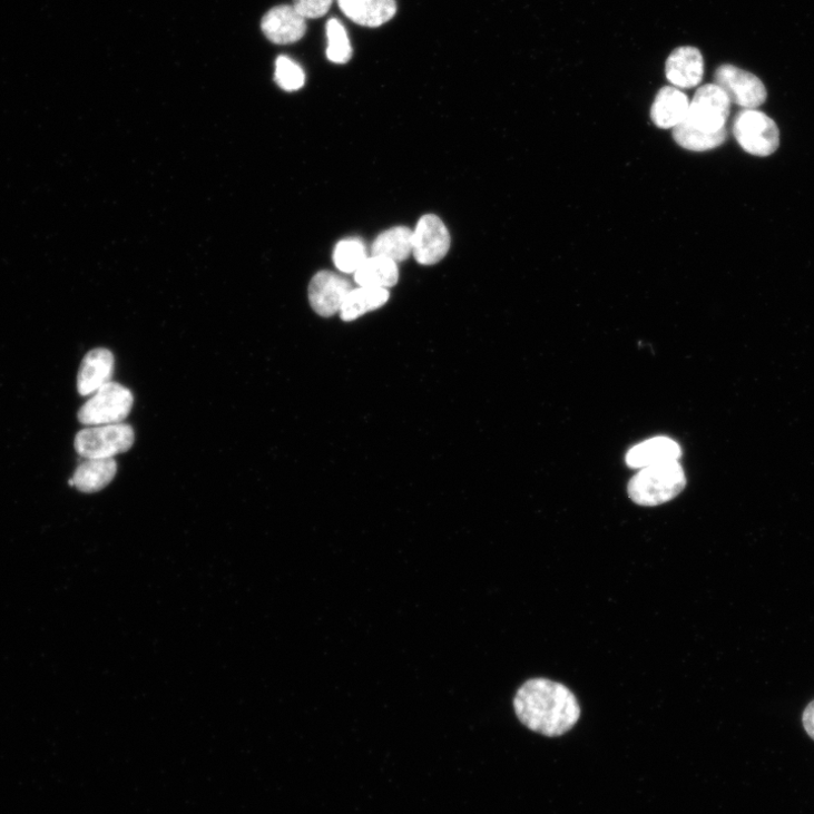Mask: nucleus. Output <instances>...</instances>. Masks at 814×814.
<instances>
[{
	"label": "nucleus",
	"mask_w": 814,
	"mask_h": 814,
	"mask_svg": "<svg viewBox=\"0 0 814 814\" xmlns=\"http://www.w3.org/2000/svg\"><path fill=\"white\" fill-rule=\"evenodd\" d=\"M513 707L518 719L539 734L555 737L570 730L580 717L575 695L563 685L532 679L517 692Z\"/></svg>",
	"instance_id": "nucleus-1"
},
{
	"label": "nucleus",
	"mask_w": 814,
	"mask_h": 814,
	"mask_svg": "<svg viewBox=\"0 0 814 814\" xmlns=\"http://www.w3.org/2000/svg\"><path fill=\"white\" fill-rule=\"evenodd\" d=\"M687 479L679 461L641 469L629 482L630 499L645 507L674 500L686 488Z\"/></svg>",
	"instance_id": "nucleus-2"
},
{
	"label": "nucleus",
	"mask_w": 814,
	"mask_h": 814,
	"mask_svg": "<svg viewBox=\"0 0 814 814\" xmlns=\"http://www.w3.org/2000/svg\"><path fill=\"white\" fill-rule=\"evenodd\" d=\"M135 442V432L129 424L116 423L88 426L73 439V449L85 459H114L128 452Z\"/></svg>",
	"instance_id": "nucleus-3"
},
{
	"label": "nucleus",
	"mask_w": 814,
	"mask_h": 814,
	"mask_svg": "<svg viewBox=\"0 0 814 814\" xmlns=\"http://www.w3.org/2000/svg\"><path fill=\"white\" fill-rule=\"evenodd\" d=\"M733 135L739 146L755 157H769L779 147V129L776 122L756 109H745L737 114Z\"/></svg>",
	"instance_id": "nucleus-4"
},
{
	"label": "nucleus",
	"mask_w": 814,
	"mask_h": 814,
	"mask_svg": "<svg viewBox=\"0 0 814 814\" xmlns=\"http://www.w3.org/2000/svg\"><path fill=\"white\" fill-rule=\"evenodd\" d=\"M133 405V393L122 385L110 382L91 395L80 409L78 418L88 426L122 423Z\"/></svg>",
	"instance_id": "nucleus-5"
},
{
	"label": "nucleus",
	"mask_w": 814,
	"mask_h": 814,
	"mask_svg": "<svg viewBox=\"0 0 814 814\" xmlns=\"http://www.w3.org/2000/svg\"><path fill=\"white\" fill-rule=\"evenodd\" d=\"M715 85L728 97L730 104L744 109H757L767 100V90L755 73L724 63L715 71Z\"/></svg>",
	"instance_id": "nucleus-6"
},
{
	"label": "nucleus",
	"mask_w": 814,
	"mask_h": 814,
	"mask_svg": "<svg viewBox=\"0 0 814 814\" xmlns=\"http://www.w3.org/2000/svg\"><path fill=\"white\" fill-rule=\"evenodd\" d=\"M729 111L730 101L725 92L715 84L707 85L697 90L684 121L699 130L717 133L725 129Z\"/></svg>",
	"instance_id": "nucleus-7"
},
{
	"label": "nucleus",
	"mask_w": 814,
	"mask_h": 814,
	"mask_svg": "<svg viewBox=\"0 0 814 814\" xmlns=\"http://www.w3.org/2000/svg\"><path fill=\"white\" fill-rule=\"evenodd\" d=\"M451 248V235L443 222L428 214L420 218L413 232L412 254L421 265H433L445 257Z\"/></svg>",
	"instance_id": "nucleus-8"
},
{
	"label": "nucleus",
	"mask_w": 814,
	"mask_h": 814,
	"mask_svg": "<svg viewBox=\"0 0 814 814\" xmlns=\"http://www.w3.org/2000/svg\"><path fill=\"white\" fill-rule=\"evenodd\" d=\"M352 291L350 282L342 276L322 271L310 284V302L313 310L323 317L339 313Z\"/></svg>",
	"instance_id": "nucleus-9"
},
{
	"label": "nucleus",
	"mask_w": 814,
	"mask_h": 814,
	"mask_svg": "<svg viewBox=\"0 0 814 814\" xmlns=\"http://www.w3.org/2000/svg\"><path fill=\"white\" fill-rule=\"evenodd\" d=\"M262 30L273 43L290 45L305 37L307 20L293 6H281L264 16Z\"/></svg>",
	"instance_id": "nucleus-10"
},
{
	"label": "nucleus",
	"mask_w": 814,
	"mask_h": 814,
	"mask_svg": "<svg viewBox=\"0 0 814 814\" xmlns=\"http://www.w3.org/2000/svg\"><path fill=\"white\" fill-rule=\"evenodd\" d=\"M705 62L699 49L680 47L671 52L665 65L666 79L677 89H693L704 78Z\"/></svg>",
	"instance_id": "nucleus-11"
},
{
	"label": "nucleus",
	"mask_w": 814,
	"mask_h": 814,
	"mask_svg": "<svg viewBox=\"0 0 814 814\" xmlns=\"http://www.w3.org/2000/svg\"><path fill=\"white\" fill-rule=\"evenodd\" d=\"M115 356L108 349H95L82 360L78 375V391L90 396L111 382Z\"/></svg>",
	"instance_id": "nucleus-12"
},
{
	"label": "nucleus",
	"mask_w": 814,
	"mask_h": 814,
	"mask_svg": "<svg viewBox=\"0 0 814 814\" xmlns=\"http://www.w3.org/2000/svg\"><path fill=\"white\" fill-rule=\"evenodd\" d=\"M679 443L668 437H655L638 443L627 457L626 463L631 469H646L669 462H677L681 458Z\"/></svg>",
	"instance_id": "nucleus-13"
},
{
	"label": "nucleus",
	"mask_w": 814,
	"mask_h": 814,
	"mask_svg": "<svg viewBox=\"0 0 814 814\" xmlns=\"http://www.w3.org/2000/svg\"><path fill=\"white\" fill-rule=\"evenodd\" d=\"M337 3L346 18L366 28L384 26L398 12L396 0H337Z\"/></svg>",
	"instance_id": "nucleus-14"
},
{
	"label": "nucleus",
	"mask_w": 814,
	"mask_h": 814,
	"mask_svg": "<svg viewBox=\"0 0 814 814\" xmlns=\"http://www.w3.org/2000/svg\"><path fill=\"white\" fill-rule=\"evenodd\" d=\"M689 105L688 97L679 89L665 87L658 91L653 102L651 121L658 128H675L686 119Z\"/></svg>",
	"instance_id": "nucleus-15"
},
{
	"label": "nucleus",
	"mask_w": 814,
	"mask_h": 814,
	"mask_svg": "<svg viewBox=\"0 0 814 814\" xmlns=\"http://www.w3.org/2000/svg\"><path fill=\"white\" fill-rule=\"evenodd\" d=\"M117 474L115 459H90L82 462L72 475L73 487L85 493H95L109 486Z\"/></svg>",
	"instance_id": "nucleus-16"
},
{
	"label": "nucleus",
	"mask_w": 814,
	"mask_h": 814,
	"mask_svg": "<svg viewBox=\"0 0 814 814\" xmlns=\"http://www.w3.org/2000/svg\"><path fill=\"white\" fill-rule=\"evenodd\" d=\"M390 300V292L383 287L352 288L340 313L344 322H352L360 316L383 307Z\"/></svg>",
	"instance_id": "nucleus-17"
},
{
	"label": "nucleus",
	"mask_w": 814,
	"mask_h": 814,
	"mask_svg": "<svg viewBox=\"0 0 814 814\" xmlns=\"http://www.w3.org/2000/svg\"><path fill=\"white\" fill-rule=\"evenodd\" d=\"M399 276L398 263L380 256L367 257L354 273L355 282L362 287L389 288L399 282Z\"/></svg>",
	"instance_id": "nucleus-18"
},
{
	"label": "nucleus",
	"mask_w": 814,
	"mask_h": 814,
	"mask_svg": "<svg viewBox=\"0 0 814 814\" xmlns=\"http://www.w3.org/2000/svg\"><path fill=\"white\" fill-rule=\"evenodd\" d=\"M413 249V232L405 227L392 228L375 241L373 256L386 257L395 263L410 257Z\"/></svg>",
	"instance_id": "nucleus-19"
},
{
	"label": "nucleus",
	"mask_w": 814,
	"mask_h": 814,
	"mask_svg": "<svg viewBox=\"0 0 814 814\" xmlns=\"http://www.w3.org/2000/svg\"><path fill=\"white\" fill-rule=\"evenodd\" d=\"M674 138L688 151L706 153L720 146L726 140L727 133L726 129L717 133H706L683 121L674 128Z\"/></svg>",
	"instance_id": "nucleus-20"
},
{
	"label": "nucleus",
	"mask_w": 814,
	"mask_h": 814,
	"mask_svg": "<svg viewBox=\"0 0 814 814\" xmlns=\"http://www.w3.org/2000/svg\"><path fill=\"white\" fill-rule=\"evenodd\" d=\"M335 266L344 273H355L367 258L364 244L359 239L339 243L334 251Z\"/></svg>",
	"instance_id": "nucleus-21"
},
{
	"label": "nucleus",
	"mask_w": 814,
	"mask_h": 814,
	"mask_svg": "<svg viewBox=\"0 0 814 814\" xmlns=\"http://www.w3.org/2000/svg\"><path fill=\"white\" fill-rule=\"evenodd\" d=\"M327 31V58L335 63H346L352 58V47L347 32L337 19H331Z\"/></svg>",
	"instance_id": "nucleus-22"
},
{
	"label": "nucleus",
	"mask_w": 814,
	"mask_h": 814,
	"mask_svg": "<svg viewBox=\"0 0 814 814\" xmlns=\"http://www.w3.org/2000/svg\"><path fill=\"white\" fill-rule=\"evenodd\" d=\"M275 81L285 91H297L305 85V71L297 62L279 56L275 62Z\"/></svg>",
	"instance_id": "nucleus-23"
},
{
	"label": "nucleus",
	"mask_w": 814,
	"mask_h": 814,
	"mask_svg": "<svg viewBox=\"0 0 814 814\" xmlns=\"http://www.w3.org/2000/svg\"><path fill=\"white\" fill-rule=\"evenodd\" d=\"M334 0H293V8L306 20L325 17L331 10Z\"/></svg>",
	"instance_id": "nucleus-24"
},
{
	"label": "nucleus",
	"mask_w": 814,
	"mask_h": 814,
	"mask_svg": "<svg viewBox=\"0 0 814 814\" xmlns=\"http://www.w3.org/2000/svg\"><path fill=\"white\" fill-rule=\"evenodd\" d=\"M803 725L807 734L814 739V700L806 707L803 714Z\"/></svg>",
	"instance_id": "nucleus-25"
}]
</instances>
